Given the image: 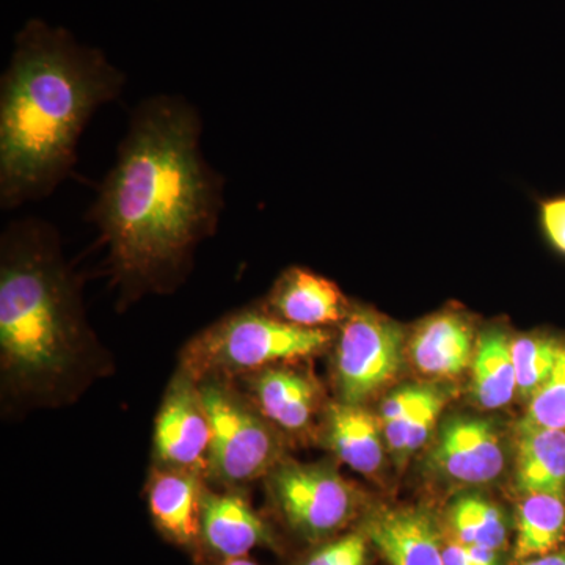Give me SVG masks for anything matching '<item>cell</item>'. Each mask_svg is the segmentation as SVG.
<instances>
[{"label":"cell","instance_id":"28","mask_svg":"<svg viewBox=\"0 0 565 565\" xmlns=\"http://www.w3.org/2000/svg\"><path fill=\"white\" fill-rule=\"evenodd\" d=\"M214 565H258L247 557H233V559L217 561Z\"/></svg>","mask_w":565,"mask_h":565},{"label":"cell","instance_id":"7","mask_svg":"<svg viewBox=\"0 0 565 565\" xmlns=\"http://www.w3.org/2000/svg\"><path fill=\"white\" fill-rule=\"evenodd\" d=\"M275 505L289 527L308 541L343 530L355 515L359 497L343 476L321 465L281 462L269 475Z\"/></svg>","mask_w":565,"mask_h":565},{"label":"cell","instance_id":"14","mask_svg":"<svg viewBox=\"0 0 565 565\" xmlns=\"http://www.w3.org/2000/svg\"><path fill=\"white\" fill-rule=\"evenodd\" d=\"M390 565H445L433 519L419 509H385L364 526Z\"/></svg>","mask_w":565,"mask_h":565},{"label":"cell","instance_id":"18","mask_svg":"<svg viewBox=\"0 0 565 565\" xmlns=\"http://www.w3.org/2000/svg\"><path fill=\"white\" fill-rule=\"evenodd\" d=\"M565 535L563 497L526 494L516 514L515 557L519 561L550 555Z\"/></svg>","mask_w":565,"mask_h":565},{"label":"cell","instance_id":"23","mask_svg":"<svg viewBox=\"0 0 565 565\" xmlns=\"http://www.w3.org/2000/svg\"><path fill=\"white\" fill-rule=\"evenodd\" d=\"M526 423L565 430V349L544 385L531 396Z\"/></svg>","mask_w":565,"mask_h":565},{"label":"cell","instance_id":"2","mask_svg":"<svg viewBox=\"0 0 565 565\" xmlns=\"http://www.w3.org/2000/svg\"><path fill=\"white\" fill-rule=\"evenodd\" d=\"M126 76L98 47L66 29L31 20L14 36L0 81V207L50 196L73 172L93 115Z\"/></svg>","mask_w":565,"mask_h":565},{"label":"cell","instance_id":"16","mask_svg":"<svg viewBox=\"0 0 565 565\" xmlns=\"http://www.w3.org/2000/svg\"><path fill=\"white\" fill-rule=\"evenodd\" d=\"M384 427L362 405L337 403L327 412V441L352 470L375 475L384 462Z\"/></svg>","mask_w":565,"mask_h":565},{"label":"cell","instance_id":"21","mask_svg":"<svg viewBox=\"0 0 565 565\" xmlns=\"http://www.w3.org/2000/svg\"><path fill=\"white\" fill-rule=\"evenodd\" d=\"M449 522L460 544L487 546L498 552L508 537L503 512L478 494L456 500L449 512Z\"/></svg>","mask_w":565,"mask_h":565},{"label":"cell","instance_id":"6","mask_svg":"<svg viewBox=\"0 0 565 565\" xmlns=\"http://www.w3.org/2000/svg\"><path fill=\"white\" fill-rule=\"evenodd\" d=\"M404 332L370 308L351 307L338 334L334 375L341 403L362 405L403 366Z\"/></svg>","mask_w":565,"mask_h":565},{"label":"cell","instance_id":"13","mask_svg":"<svg viewBox=\"0 0 565 565\" xmlns=\"http://www.w3.org/2000/svg\"><path fill=\"white\" fill-rule=\"evenodd\" d=\"M250 403L274 427L289 434L310 429L319 405V390L308 375L291 367L270 366L248 374Z\"/></svg>","mask_w":565,"mask_h":565},{"label":"cell","instance_id":"1","mask_svg":"<svg viewBox=\"0 0 565 565\" xmlns=\"http://www.w3.org/2000/svg\"><path fill=\"white\" fill-rule=\"evenodd\" d=\"M202 136V115L182 96H151L132 110L88 210L126 292L169 288L217 228L225 184Z\"/></svg>","mask_w":565,"mask_h":565},{"label":"cell","instance_id":"15","mask_svg":"<svg viewBox=\"0 0 565 565\" xmlns=\"http://www.w3.org/2000/svg\"><path fill=\"white\" fill-rule=\"evenodd\" d=\"M416 370L430 377H455L473 359V330L462 315L440 313L416 329L411 343Z\"/></svg>","mask_w":565,"mask_h":565},{"label":"cell","instance_id":"27","mask_svg":"<svg viewBox=\"0 0 565 565\" xmlns=\"http://www.w3.org/2000/svg\"><path fill=\"white\" fill-rule=\"evenodd\" d=\"M523 565H565V550L564 552L550 553V555L534 557Z\"/></svg>","mask_w":565,"mask_h":565},{"label":"cell","instance_id":"24","mask_svg":"<svg viewBox=\"0 0 565 565\" xmlns=\"http://www.w3.org/2000/svg\"><path fill=\"white\" fill-rule=\"evenodd\" d=\"M367 535L352 533L319 546L303 565H366Z\"/></svg>","mask_w":565,"mask_h":565},{"label":"cell","instance_id":"4","mask_svg":"<svg viewBox=\"0 0 565 565\" xmlns=\"http://www.w3.org/2000/svg\"><path fill=\"white\" fill-rule=\"evenodd\" d=\"M332 340L326 329L292 326L266 310L226 316L200 333L182 353V367L195 382L258 373L275 364L307 359Z\"/></svg>","mask_w":565,"mask_h":565},{"label":"cell","instance_id":"17","mask_svg":"<svg viewBox=\"0 0 565 565\" xmlns=\"http://www.w3.org/2000/svg\"><path fill=\"white\" fill-rule=\"evenodd\" d=\"M516 484L525 494L563 497L565 490V433L526 422L516 441Z\"/></svg>","mask_w":565,"mask_h":565},{"label":"cell","instance_id":"8","mask_svg":"<svg viewBox=\"0 0 565 565\" xmlns=\"http://www.w3.org/2000/svg\"><path fill=\"white\" fill-rule=\"evenodd\" d=\"M154 445L159 467L207 475L210 415L199 384L184 371L174 377L163 399L156 419Z\"/></svg>","mask_w":565,"mask_h":565},{"label":"cell","instance_id":"26","mask_svg":"<svg viewBox=\"0 0 565 565\" xmlns=\"http://www.w3.org/2000/svg\"><path fill=\"white\" fill-rule=\"evenodd\" d=\"M444 563L445 565H475L468 555L467 545L460 544L459 541L444 546Z\"/></svg>","mask_w":565,"mask_h":565},{"label":"cell","instance_id":"5","mask_svg":"<svg viewBox=\"0 0 565 565\" xmlns=\"http://www.w3.org/2000/svg\"><path fill=\"white\" fill-rule=\"evenodd\" d=\"M211 422L207 476L239 487L269 476L282 462V441L250 401L222 379L196 382Z\"/></svg>","mask_w":565,"mask_h":565},{"label":"cell","instance_id":"19","mask_svg":"<svg viewBox=\"0 0 565 565\" xmlns=\"http://www.w3.org/2000/svg\"><path fill=\"white\" fill-rule=\"evenodd\" d=\"M473 393L478 404L489 411L504 407L516 393L511 341L503 332L486 333L476 348Z\"/></svg>","mask_w":565,"mask_h":565},{"label":"cell","instance_id":"3","mask_svg":"<svg viewBox=\"0 0 565 565\" xmlns=\"http://www.w3.org/2000/svg\"><path fill=\"white\" fill-rule=\"evenodd\" d=\"M0 250L3 374L20 388H55L76 370L87 343L77 282L50 223L11 222Z\"/></svg>","mask_w":565,"mask_h":565},{"label":"cell","instance_id":"22","mask_svg":"<svg viewBox=\"0 0 565 565\" xmlns=\"http://www.w3.org/2000/svg\"><path fill=\"white\" fill-rule=\"evenodd\" d=\"M511 349L516 375V393L523 397H531L552 374L563 348L552 340L519 338L512 341Z\"/></svg>","mask_w":565,"mask_h":565},{"label":"cell","instance_id":"25","mask_svg":"<svg viewBox=\"0 0 565 565\" xmlns=\"http://www.w3.org/2000/svg\"><path fill=\"white\" fill-rule=\"evenodd\" d=\"M542 222L553 245L565 253V199L548 202L542 207Z\"/></svg>","mask_w":565,"mask_h":565},{"label":"cell","instance_id":"12","mask_svg":"<svg viewBox=\"0 0 565 565\" xmlns=\"http://www.w3.org/2000/svg\"><path fill=\"white\" fill-rule=\"evenodd\" d=\"M259 546L274 548L269 525L253 511L243 494L204 493L202 509V550L217 561L247 557Z\"/></svg>","mask_w":565,"mask_h":565},{"label":"cell","instance_id":"11","mask_svg":"<svg viewBox=\"0 0 565 565\" xmlns=\"http://www.w3.org/2000/svg\"><path fill=\"white\" fill-rule=\"evenodd\" d=\"M264 310L292 326L326 329L343 322L351 303L333 281L311 270L292 267L275 282Z\"/></svg>","mask_w":565,"mask_h":565},{"label":"cell","instance_id":"20","mask_svg":"<svg viewBox=\"0 0 565 565\" xmlns=\"http://www.w3.org/2000/svg\"><path fill=\"white\" fill-rule=\"evenodd\" d=\"M445 394L435 386L418 385L415 399L403 415L382 424L386 445L397 462L422 449L434 433L438 416L444 411Z\"/></svg>","mask_w":565,"mask_h":565},{"label":"cell","instance_id":"10","mask_svg":"<svg viewBox=\"0 0 565 565\" xmlns=\"http://www.w3.org/2000/svg\"><path fill=\"white\" fill-rule=\"evenodd\" d=\"M202 476L159 467L148 486V504L156 526L167 541L191 552L202 550V509L206 493Z\"/></svg>","mask_w":565,"mask_h":565},{"label":"cell","instance_id":"9","mask_svg":"<svg viewBox=\"0 0 565 565\" xmlns=\"http://www.w3.org/2000/svg\"><path fill=\"white\" fill-rule=\"evenodd\" d=\"M434 465L441 473L463 484L492 482L504 468L500 435L486 419H451L438 437Z\"/></svg>","mask_w":565,"mask_h":565}]
</instances>
